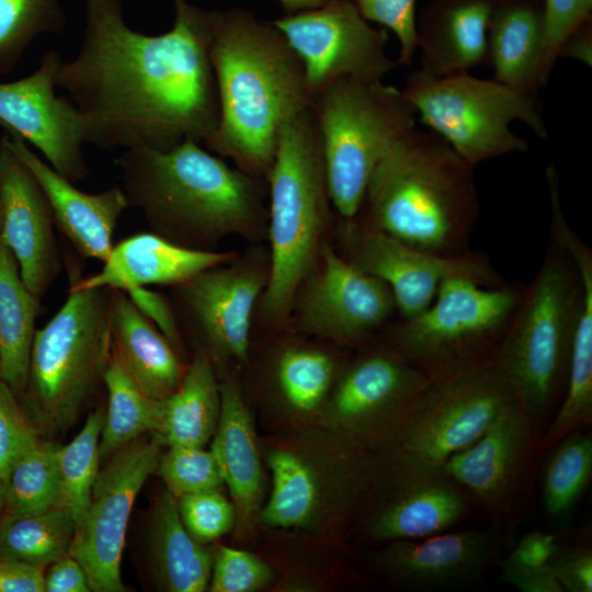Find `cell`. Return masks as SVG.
I'll return each instance as SVG.
<instances>
[{
  "mask_svg": "<svg viewBox=\"0 0 592 592\" xmlns=\"http://www.w3.org/2000/svg\"><path fill=\"white\" fill-rule=\"evenodd\" d=\"M38 440L37 431L18 402L16 395L0 378V510L12 465Z\"/></svg>",
  "mask_w": 592,
  "mask_h": 592,
  "instance_id": "44",
  "label": "cell"
},
{
  "mask_svg": "<svg viewBox=\"0 0 592 592\" xmlns=\"http://www.w3.org/2000/svg\"><path fill=\"white\" fill-rule=\"evenodd\" d=\"M505 581L523 592H562L550 566L540 569L501 567Z\"/></svg>",
  "mask_w": 592,
  "mask_h": 592,
  "instance_id": "52",
  "label": "cell"
},
{
  "mask_svg": "<svg viewBox=\"0 0 592 592\" xmlns=\"http://www.w3.org/2000/svg\"><path fill=\"white\" fill-rule=\"evenodd\" d=\"M58 52L44 53L29 76L0 82V125L33 145L47 163L72 183L86 180L89 169L81 117L66 95H57Z\"/></svg>",
  "mask_w": 592,
  "mask_h": 592,
  "instance_id": "18",
  "label": "cell"
},
{
  "mask_svg": "<svg viewBox=\"0 0 592 592\" xmlns=\"http://www.w3.org/2000/svg\"><path fill=\"white\" fill-rule=\"evenodd\" d=\"M0 240L13 252L22 280L37 298L49 289L61 263L49 202L32 171L0 138Z\"/></svg>",
  "mask_w": 592,
  "mask_h": 592,
  "instance_id": "21",
  "label": "cell"
},
{
  "mask_svg": "<svg viewBox=\"0 0 592 592\" xmlns=\"http://www.w3.org/2000/svg\"><path fill=\"white\" fill-rule=\"evenodd\" d=\"M494 0H432L417 19L420 70L435 77L488 64V26Z\"/></svg>",
  "mask_w": 592,
  "mask_h": 592,
  "instance_id": "27",
  "label": "cell"
},
{
  "mask_svg": "<svg viewBox=\"0 0 592 592\" xmlns=\"http://www.w3.org/2000/svg\"><path fill=\"white\" fill-rule=\"evenodd\" d=\"M538 441L528 418L512 400L477 441L445 463L443 471L510 530L527 505L539 459Z\"/></svg>",
  "mask_w": 592,
  "mask_h": 592,
  "instance_id": "16",
  "label": "cell"
},
{
  "mask_svg": "<svg viewBox=\"0 0 592 592\" xmlns=\"http://www.w3.org/2000/svg\"><path fill=\"white\" fill-rule=\"evenodd\" d=\"M162 452L157 473L175 498L220 489L224 480L210 449L172 445Z\"/></svg>",
  "mask_w": 592,
  "mask_h": 592,
  "instance_id": "41",
  "label": "cell"
},
{
  "mask_svg": "<svg viewBox=\"0 0 592 592\" xmlns=\"http://www.w3.org/2000/svg\"><path fill=\"white\" fill-rule=\"evenodd\" d=\"M320 269L297 306L298 327L341 344L366 341L397 314L389 287L340 257L332 247L320 249Z\"/></svg>",
  "mask_w": 592,
  "mask_h": 592,
  "instance_id": "19",
  "label": "cell"
},
{
  "mask_svg": "<svg viewBox=\"0 0 592 592\" xmlns=\"http://www.w3.org/2000/svg\"><path fill=\"white\" fill-rule=\"evenodd\" d=\"M377 554L382 570L409 587L431 589L473 581L499 550L496 530L442 532L418 539L388 543Z\"/></svg>",
  "mask_w": 592,
  "mask_h": 592,
  "instance_id": "22",
  "label": "cell"
},
{
  "mask_svg": "<svg viewBox=\"0 0 592 592\" xmlns=\"http://www.w3.org/2000/svg\"><path fill=\"white\" fill-rule=\"evenodd\" d=\"M543 464L542 500L546 514L557 523L569 520L592 477V437L576 431L549 451Z\"/></svg>",
  "mask_w": 592,
  "mask_h": 592,
  "instance_id": "36",
  "label": "cell"
},
{
  "mask_svg": "<svg viewBox=\"0 0 592 592\" xmlns=\"http://www.w3.org/2000/svg\"><path fill=\"white\" fill-rule=\"evenodd\" d=\"M401 91L417 118L474 168L527 150V141L511 129L513 122L526 124L538 137L548 135L536 99L494 79L469 72L435 77L417 69Z\"/></svg>",
  "mask_w": 592,
  "mask_h": 592,
  "instance_id": "10",
  "label": "cell"
},
{
  "mask_svg": "<svg viewBox=\"0 0 592 592\" xmlns=\"http://www.w3.org/2000/svg\"><path fill=\"white\" fill-rule=\"evenodd\" d=\"M266 463L272 490L260 521L276 528H308L325 515L341 532L372 490L376 471L374 454L335 434L325 458L296 443L271 449Z\"/></svg>",
  "mask_w": 592,
  "mask_h": 592,
  "instance_id": "12",
  "label": "cell"
},
{
  "mask_svg": "<svg viewBox=\"0 0 592 592\" xmlns=\"http://www.w3.org/2000/svg\"><path fill=\"white\" fill-rule=\"evenodd\" d=\"M557 536L553 533L534 530L523 535L501 567L540 569L549 567L558 547Z\"/></svg>",
  "mask_w": 592,
  "mask_h": 592,
  "instance_id": "48",
  "label": "cell"
},
{
  "mask_svg": "<svg viewBox=\"0 0 592 592\" xmlns=\"http://www.w3.org/2000/svg\"><path fill=\"white\" fill-rule=\"evenodd\" d=\"M369 23L391 31L399 42L396 65L409 67L417 52V0H352Z\"/></svg>",
  "mask_w": 592,
  "mask_h": 592,
  "instance_id": "45",
  "label": "cell"
},
{
  "mask_svg": "<svg viewBox=\"0 0 592 592\" xmlns=\"http://www.w3.org/2000/svg\"><path fill=\"white\" fill-rule=\"evenodd\" d=\"M209 449L236 511L235 535L243 539L260 520L264 475L250 411L231 380L220 384V414Z\"/></svg>",
  "mask_w": 592,
  "mask_h": 592,
  "instance_id": "25",
  "label": "cell"
},
{
  "mask_svg": "<svg viewBox=\"0 0 592 592\" xmlns=\"http://www.w3.org/2000/svg\"><path fill=\"white\" fill-rule=\"evenodd\" d=\"M267 278L269 271L258 265L230 261L173 286L189 325L212 355L247 358L253 308Z\"/></svg>",
  "mask_w": 592,
  "mask_h": 592,
  "instance_id": "20",
  "label": "cell"
},
{
  "mask_svg": "<svg viewBox=\"0 0 592 592\" xmlns=\"http://www.w3.org/2000/svg\"><path fill=\"white\" fill-rule=\"evenodd\" d=\"M76 521L66 508L3 517L0 524V558L45 568L69 554Z\"/></svg>",
  "mask_w": 592,
  "mask_h": 592,
  "instance_id": "35",
  "label": "cell"
},
{
  "mask_svg": "<svg viewBox=\"0 0 592 592\" xmlns=\"http://www.w3.org/2000/svg\"><path fill=\"white\" fill-rule=\"evenodd\" d=\"M107 408L100 436L101 459L148 433H155L160 418V402L144 394L130 379L112 349L103 375Z\"/></svg>",
  "mask_w": 592,
  "mask_h": 592,
  "instance_id": "34",
  "label": "cell"
},
{
  "mask_svg": "<svg viewBox=\"0 0 592 592\" xmlns=\"http://www.w3.org/2000/svg\"><path fill=\"white\" fill-rule=\"evenodd\" d=\"M125 293L178 351L181 346L179 327L171 306L163 295L147 289L145 286L130 288Z\"/></svg>",
  "mask_w": 592,
  "mask_h": 592,
  "instance_id": "49",
  "label": "cell"
},
{
  "mask_svg": "<svg viewBox=\"0 0 592 592\" xmlns=\"http://www.w3.org/2000/svg\"><path fill=\"white\" fill-rule=\"evenodd\" d=\"M149 548L153 578L160 590H207L213 554L185 528L177 499L167 489L157 498L152 511Z\"/></svg>",
  "mask_w": 592,
  "mask_h": 592,
  "instance_id": "31",
  "label": "cell"
},
{
  "mask_svg": "<svg viewBox=\"0 0 592 592\" xmlns=\"http://www.w3.org/2000/svg\"><path fill=\"white\" fill-rule=\"evenodd\" d=\"M57 447L41 439L12 465L2 505L4 517L32 514L59 505Z\"/></svg>",
  "mask_w": 592,
  "mask_h": 592,
  "instance_id": "37",
  "label": "cell"
},
{
  "mask_svg": "<svg viewBox=\"0 0 592 592\" xmlns=\"http://www.w3.org/2000/svg\"><path fill=\"white\" fill-rule=\"evenodd\" d=\"M570 58L592 66V23L587 21L574 30L562 43L558 58Z\"/></svg>",
  "mask_w": 592,
  "mask_h": 592,
  "instance_id": "53",
  "label": "cell"
},
{
  "mask_svg": "<svg viewBox=\"0 0 592 592\" xmlns=\"http://www.w3.org/2000/svg\"><path fill=\"white\" fill-rule=\"evenodd\" d=\"M177 503L182 523L201 544L214 542L235 528L234 504L220 489L182 496Z\"/></svg>",
  "mask_w": 592,
  "mask_h": 592,
  "instance_id": "42",
  "label": "cell"
},
{
  "mask_svg": "<svg viewBox=\"0 0 592 592\" xmlns=\"http://www.w3.org/2000/svg\"><path fill=\"white\" fill-rule=\"evenodd\" d=\"M39 298L24 284L13 252L0 240V378L25 391Z\"/></svg>",
  "mask_w": 592,
  "mask_h": 592,
  "instance_id": "33",
  "label": "cell"
},
{
  "mask_svg": "<svg viewBox=\"0 0 592 592\" xmlns=\"http://www.w3.org/2000/svg\"><path fill=\"white\" fill-rule=\"evenodd\" d=\"M163 443L156 433L118 448L100 468L89 503L76 524L69 554L94 592H123L121 561L135 500L158 467Z\"/></svg>",
  "mask_w": 592,
  "mask_h": 592,
  "instance_id": "14",
  "label": "cell"
},
{
  "mask_svg": "<svg viewBox=\"0 0 592 592\" xmlns=\"http://www.w3.org/2000/svg\"><path fill=\"white\" fill-rule=\"evenodd\" d=\"M544 42L542 69L547 83L565 39L591 20L592 0H542Z\"/></svg>",
  "mask_w": 592,
  "mask_h": 592,
  "instance_id": "46",
  "label": "cell"
},
{
  "mask_svg": "<svg viewBox=\"0 0 592 592\" xmlns=\"http://www.w3.org/2000/svg\"><path fill=\"white\" fill-rule=\"evenodd\" d=\"M494 1H498V0H494Z\"/></svg>",
  "mask_w": 592,
  "mask_h": 592,
  "instance_id": "56",
  "label": "cell"
},
{
  "mask_svg": "<svg viewBox=\"0 0 592 592\" xmlns=\"http://www.w3.org/2000/svg\"><path fill=\"white\" fill-rule=\"evenodd\" d=\"M104 415L103 408L90 413L80 432L56 449L59 505L70 511L76 524L89 503L100 470L99 443Z\"/></svg>",
  "mask_w": 592,
  "mask_h": 592,
  "instance_id": "39",
  "label": "cell"
},
{
  "mask_svg": "<svg viewBox=\"0 0 592 592\" xmlns=\"http://www.w3.org/2000/svg\"><path fill=\"white\" fill-rule=\"evenodd\" d=\"M66 23L60 0H0V76L15 68L38 36L59 34Z\"/></svg>",
  "mask_w": 592,
  "mask_h": 592,
  "instance_id": "40",
  "label": "cell"
},
{
  "mask_svg": "<svg viewBox=\"0 0 592 592\" xmlns=\"http://www.w3.org/2000/svg\"><path fill=\"white\" fill-rule=\"evenodd\" d=\"M339 374L332 355L303 346L285 350L275 369L282 399L293 411L304 414L325 406Z\"/></svg>",
  "mask_w": 592,
  "mask_h": 592,
  "instance_id": "38",
  "label": "cell"
},
{
  "mask_svg": "<svg viewBox=\"0 0 592 592\" xmlns=\"http://www.w3.org/2000/svg\"><path fill=\"white\" fill-rule=\"evenodd\" d=\"M4 136L46 194L55 226L80 255L104 262L113 248L116 224L129 207L123 189L112 186L96 194L84 193L34 153L23 138L8 130Z\"/></svg>",
  "mask_w": 592,
  "mask_h": 592,
  "instance_id": "23",
  "label": "cell"
},
{
  "mask_svg": "<svg viewBox=\"0 0 592 592\" xmlns=\"http://www.w3.org/2000/svg\"><path fill=\"white\" fill-rule=\"evenodd\" d=\"M44 568L0 558V592H45Z\"/></svg>",
  "mask_w": 592,
  "mask_h": 592,
  "instance_id": "50",
  "label": "cell"
},
{
  "mask_svg": "<svg viewBox=\"0 0 592 592\" xmlns=\"http://www.w3.org/2000/svg\"><path fill=\"white\" fill-rule=\"evenodd\" d=\"M543 42L542 0L494 1L488 26V64L494 80L536 98L546 84Z\"/></svg>",
  "mask_w": 592,
  "mask_h": 592,
  "instance_id": "29",
  "label": "cell"
},
{
  "mask_svg": "<svg viewBox=\"0 0 592 592\" xmlns=\"http://www.w3.org/2000/svg\"><path fill=\"white\" fill-rule=\"evenodd\" d=\"M76 56L59 60L56 88L76 106L86 144L169 150L215 130L219 102L210 43L217 10L173 0L166 33L132 29L121 0H83Z\"/></svg>",
  "mask_w": 592,
  "mask_h": 592,
  "instance_id": "1",
  "label": "cell"
},
{
  "mask_svg": "<svg viewBox=\"0 0 592 592\" xmlns=\"http://www.w3.org/2000/svg\"><path fill=\"white\" fill-rule=\"evenodd\" d=\"M271 22L299 58L311 100L339 79L383 80L396 66L386 53L388 31L371 25L352 0H333Z\"/></svg>",
  "mask_w": 592,
  "mask_h": 592,
  "instance_id": "15",
  "label": "cell"
},
{
  "mask_svg": "<svg viewBox=\"0 0 592 592\" xmlns=\"http://www.w3.org/2000/svg\"><path fill=\"white\" fill-rule=\"evenodd\" d=\"M220 414V384L213 363L197 351L175 391L160 402L156 434L164 446L204 447L213 437Z\"/></svg>",
  "mask_w": 592,
  "mask_h": 592,
  "instance_id": "32",
  "label": "cell"
},
{
  "mask_svg": "<svg viewBox=\"0 0 592 592\" xmlns=\"http://www.w3.org/2000/svg\"><path fill=\"white\" fill-rule=\"evenodd\" d=\"M512 400V391L493 363L433 383L407 431L390 447L374 454V487L443 473L445 463L477 441Z\"/></svg>",
  "mask_w": 592,
  "mask_h": 592,
  "instance_id": "11",
  "label": "cell"
},
{
  "mask_svg": "<svg viewBox=\"0 0 592 592\" xmlns=\"http://www.w3.org/2000/svg\"><path fill=\"white\" fill-rule=\"evenodd\" d=\"M219 118L205 146L264 178L281 127L310 109L303 65L282 32L251 11H216L210 43Z\"/></svg>",
  "mask_w": 592,
  "mask_h": 592,
  "instance_id": "2",
  "label": "cell"
},
{
  "mask_svg": "<svg viewBox=\"0 0 592 592\" xmlns=\"http://www.w3.org/2000/svg\"><path fill=\"white\" fill-rule=\"evenodd\" d=\"M383 489L385 501L365 528L375 542L418 539L445 532L469 509L468 493L444 471Z\"/></svg>",
  "mask_w": 592,
  "mask_h": 592,
  "instance_id": "26",
  "label": "cell"
},
{
  "mask_svg": "<svg viewBox=\"0 0 592 592\" xmlns=\"http://www.w3.org/2000/svg\"><path fill=\"white\" fill-rule=\"evenodd\" d=\"M524 289L520 283L445 280L424 310L391 325L386 343L432 383L474 372L494 362Z\"/></svg>",
  "mask_w": 592,
  "mask_h": 592,
  "instance_id": "7",
  "label": "cell"
},
{
  "mask_svg": "<svg viewBox=\"0 0 592 592\" xmlns=\"http://www.w3.org/2000/svg\"><path fill=\"white\" fill-rule=\"evenodd\" d=\"M344 221L350 251L346 259L389 287L401 318L424 310L442 282L448 278L463 277L489 287L504 284L482 252L469 251L460 255L430 253L366 227L355 218Z\"/></svg>",
  "mask_w": 592,
  "mask_h": 592,
  "instance_id": "17",
  "label": "cell"
},
{
  "mask_svg": "<svg viewBox=\"0 0 592 592\" xmlns=\"http://www.w3.org/2000/svg\"><path fill=\"white\" fill-rule=\"evenodd\" d=\"M549 566L563 591H592V548L590 543H576L563 547L558 543Z\"/></svg>",
  "mask_w": 592,
  "mask_h": 592,
  "instance_id": "47",
  "label": "cell"
},
{
  "mask_svg": "<svg viewBox=\"0 0 592 592\" xmlns=\"http://www.w3.org/2000/svg\"><path fill=\"white\" fill-rule=\"evenodd\" d=\"M431 379L389 344L361 354L338 376L325 403L329 431L378 454L407 431Z\"/></svg>",
  "mask_w": 592,
  "mask_h": 592,
  "instance_id": "13",
  "label": "cell"
},
{
  "mask_svg": "<svg viewBox=\"0 0 592 592\" xmlns=\"http://www.w3.org/2000/svg\"><path fill=\"white\" fill-rule=\"evenodd\" d=\"M285 14H293L305 10L325 5L333 0H278Z\"/></svg>",
  "mask_w": 592,
  "mask_h": 592,
  "instance_id": "54",
  "label": "cell"
},
{
  "mask_svg": "<svg viewBox=\"0 0 592 592\" xmlns=\"http://www.w3.org/2000/svg\"><path fill=\"white\" fill-rule=\"evenodd\" d=\"M109 320L112 349L136 386L156 400L172 395L186 367L171 342L123 291L111 289Z\"/></svg>",
  "mask_w": 592,
  "mask_h": 592,
  "instance_id": "28",
  "label": "cell"
},
{
  "mask_svg": "<svg viewBox=\"0 0 592 592\" xmlns=\"http://www.w3.org/2000/svg\"><path fill=\"white\" fill-rule=\"evenodd\" d=\"M581 296L572 257L550 236L493 362L539 439L565 392Z\"/></svg>",
  "mask_w": 592,
  "mask_h": 592,
  "instance_id": "5",
  "label": "cell"
},
{
  "mask_svg": "<svg viewBox=\"0 0 592 592\" xmlns=\"http://www.w3.org/2000/svg\"><path fill=\"white\" fill-rule=\"evenodd\" d=\"M45 592H88L91 591L86 571L70 554L50 563L44 574Z\"/></svg>",
  "mask_w": 592,
  "mask_h": 592,
  "instance_id": "51",
  "label": "cell"
},
{
  "mask_svg": "<svg viewBox=\"0 0 592 592\" xmlns=\"http://www.w3.org/2000/svg\"><path fill=\"white\" fill-rule=\"evenodd\" d=\"M265 181L271 264L262 305L267 318L282 321L319 259L332 206L311 109L281 127Z\"/></svg>",
  "mask_w": 592,
  "mask_h": 592,
  "instance_id": "6",
  "label": "cell"
},
{
  "mask_svg": "<svg viewBox=\"0 0 592 592\" xmlns=\"http://www.w3.org/2000/svg\"><path fill=\"white\" fill-rule=\"evenodd\" d=\"M2 223H3V216H2V207H1V202H0V232L2 229Z\"/></svg>",
  "mask_w": 592,
  "mask_h": 592,
  "instance_id": "55",
  "label": "cell"
},
{
  "mask_svg": "<svg viewBox=\"0 0 592 592\" xmlns=\"http://www.w3.org/2000/svg\"><path fill=\"white\" fill-rule=\"evenodd\" d=\"M310 109L332 207L343 220H352L378 161L415 127V111L398 88L356 78L334 81L312 98Z\"/></svg>",
  "mask_w": 592,
  "mask_h": 592,
  "instance_id": "8",
  "label": "cell"
},
{
  "mask_svg": "<svg viewBox=\"0 0 592 592\" xmlns=\"http://www.w3.org/2000/svg\"><path fill=\"white\" fill-rule=\"evenodd\" d=\"M271 567L255 555L228 546H218L213 553L208 591L254 592L270 583Z\"/></svg>",
  "mask_w": 592,
  "mask_h": 592,
  "instance_id": "43",
  "label": "cell"
},
{
  "mask_svg": "<svg viewBox=\"0 0 592 592\" xmlns=\"http://www.w3.org/2000/svg\"><path fill=\"white\" fill-rule=\"evenodd\" d=\"M235 257L230 251L187 248L157 234L143 232L113 246L101 271L73 282L70 289L101 287L126 292L149 284L177 286Z\"/></svg>",
  "mask_w": 592,
  "mask_h": 592,
  "instance_id": "24",
  "label": "cell"
},
{
  "mask_svg": "<svg viewBox=\"0 0 592 592\" xmlns=\"http://www.w3.org/2000/svg\"><path fill=\"white\" fill-rule=\"evenodd\" d=\"M479 207L474 167L439 135L413 127L376 164L357 215L419 250L460 255L471 251Z\"/></svg>",
  "mask_w": 592,
  "mask_h": 592,
  "instance_id": "4",
  "label": "cell"
},
{
  "mask_svg": "<svg viewBox=\"0 0 592 592\" xmlns=\"http://www.w3.org/2000/svg\"><path fill=\"white\" fill-rule=\"evenodd\" d=\"M118 163L128 206L173 243L210 250L227 236H253L267 221L265 179L231 168L194 139L169 150L127 149Z\"/></svg>",
  "mask_w": 592,
  "mask_h": 592,
  "instance_id": "3",
  "label": "cell"
},
{
  "mask_svg": "<svg viewBox=\"0 0 592 592\" xmlns=\"http://www.w3.org/2000/svg\"><path fill=\"white\" fill-rule=\"evenodd\" d=\"M573 261L582 283L579 315L572 338L568 376L560 405L542 434L540 457L565 436L592 423V252L578 250Z\"/></svg>",
  "mask_w": 592,
  "mask_h": 592,
  "instance_id": "30",
  "label": "cell"
},
{
  "mask_svg": "<svg viewBox=\"0 0 592 592\" xmlns=\"http://www.w3.org/2000/svg\"><path fill=\"white\" fill-rule=\"evenodd\" d=\"M110 298V288L69 289L61 308L35 330L24 392L47 431H67L103 383L112 355Z\"/></svg>",
  "mask_w": 592,
  "mask_h": 592,
  "instance_id": "9",
  "label": "cell"
}]
</instances>
